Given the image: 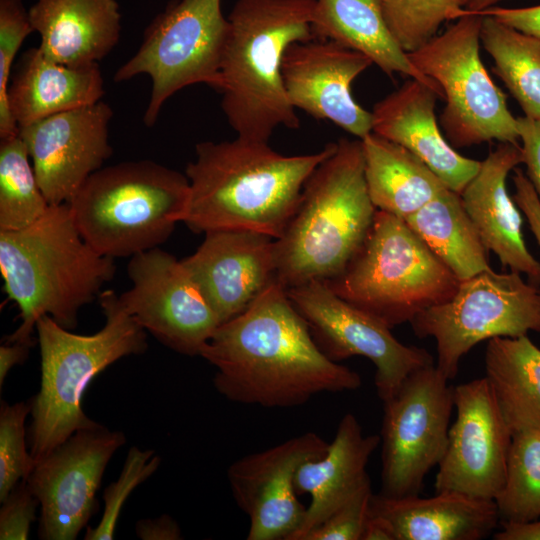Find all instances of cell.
Wrapping results in <instances>:
<instances>
[{
    "instance_id": "1",
    "label": "cell",
    "mask_w": 540,
    "mask_h": 540,
    "mask_svg": "<svg viewBox=\"0 0 540 540\" xmlns=\"http://www.w3.org/2000/svg\"><path fill=\"white\" fill-rule=\"evenodd\" d=\"M200 356L216 368V390L241 404L288 408L362 384L357 372L320 350L277 280L245 311L221 323Z\"/></svg>"
},
{
    "instance_id": "2",
    "label": "cell",
    "mask_w": 540,
    "mask_h": 540,
    "mask_svg": "<svg viewBox=\"0 0 540 540\" xmlns=\"http://www.w3.org/2000/svg\"><path fill=\"white\" fill-rule=\"evenodd\" d=\"M337 148L287 156L268 142L237 136L204 141L186 166L190 198L183 223L195 233L244 230L280 238L316 167Z\"/></svg>"
},
{
    "instance_id": "3",
    "label": "cell",
    "mask_w": 540,
    "mask_h": 540,
    "mask_svg": "<svg viewBox=\"0 0 540 540\" xmlns=\"http://www.w3.org/2000/svg\"><path fill=\"white\" fill-rule=\"evenodd\" d=\"M4 291L19 308L21 323L5 342L33 345L38 319L77 326L80 309L98 298L116 272L114 259L95 251L80 234L68 203L50 205L33 224L0 232Z\"/></svg>"
},
{
    "instance_id": "4",
    "label": "cell",
    "mask_w": 540,
    "mask_h": 540,
    "mask_svg": "<svg viewBox=\"0 0 540 540\" xmlns=\"http://www.w3.org/2000/svg\"><path fill=\"white\" fill-rule=\"evenodd\" d=\"M316 0H238L217 90L221 107L237 136L269 142L279 126L296 129L300 121L283 85L281 65L294 42L314 39Z\"/></svg>"
},
{
    "instance_id": "5",
    "label": "cell",
    "mask_w": 540,
    "mask_h": 540,
    "mask_svg": "<svg viewBox=\"0 0 540 540\" xmlns=\"http://www.w3.org/2000/svg\"><path fill=\"white\" fill-rule=\"evenodd\" d=\"M376 211L362 142L341 138L307 179L296 211L276 239L277 281L289 289L340 275L364 243Z\"/></svg>"
},
{
    "instance_id": "6",
    "label": "cell",
    "mask_w": 540,
    "mask_h": 540,
    "mask_svg": "<svg viewBox=\"0 0 540 540\" xmlns=\"http://www.w3.org/2000/svg\"><path fill=\"white\" fill-rule=\"evenodd\" d=\"M98 299L105 324L94 334H75L48 315L36 323L41 385L31 399L29 429L30 453L35 463L76 431L100 425L82 409L87 386L114 362L147 350L146 330L124 309L119 295L104 290Z\"/></svg>"
},
{
    "instance_id": "7",
    "label": "cell",
    "mask_w": 540,
    "mask_h": 540,
    "mask_svg": "<svg viewBox=\"0 0 540 540\" xmlns=\"http://www.w3.org/2000/svg\"><path fill=\"white\" fill-rule=\"evenodd\" d=\"M189 198L185 174L141 160L95 171L68 205L84 240L115 259L164 243L183 222Z\"/></svg>"
},
{
    "instance_id": "8",
    "label": "cell",
    "mask_w": 540,
    "mask_h": 540,
    "mask_svg": "<svg viewBox=\"0 0 540 540\" xmlns=\"http://www.w3.org/2000/svg\"><path fill=\"white\" fill-rule=\"evenodd\" d=\"M325 282L392 329L450 300L460 280L406 221L377 210L359 251L340 275Z\"/></svg>"
},
{
    "instance_id": "9",
    "label": "cell",
    "mask_w": 540,
    "mask_h": 540,
    "mask_svg": "<svg viewBox=\"0 0 540 540\" xmlns=\"http://www.w3.org/2000/svg\"><path fill=\"white\" fill-rule=\"evenodd\" d=\"M482 15L465 9L456 22L407 53L412 64L434 80L446 105L440 123L454 148L497 140L518 143L517 118L507 96L493 82L480 57Z\"/></svg>"
},
{
    "instance_id": "10",
    "label": "cell",
    "mask_w": 540,
    "mask_h": 540,
    "mask_svg": "<svg viewBox=\"0 0 540 540\" xmlns=\"http://www.w3.org/2000/svg\"><path fill=\"white\" fill-rule=\"evenodd\" d=\"M228 32L221 0H180L152 21L139 49L114 74L115 82L150 76L146 126L155 124L163 104L179 90L194 84L217 90Z\"/></svg>"
},
{
    "instance_id": "11",
    "label": "cell",
    "mask_w": 540,
    "mask_h": 540,
    "mask_svg": "<svg viewBox=\"0 0 540 540\" xmlns=\"http://www.w3.org/2000/svg\"><path fill=\"white\" fill-rule=\"evenodd\" d=\"M410 324L417 337L435 340L436 367L451 380L461 358L478 343L540 332V288L515 271H483L460 281L450 300L422 311Z\"/></svg>"
},
{
    "instance_id": "12",
    "label": "cell",
    "mask_w": 540,
    "mask_h": 540,
    "mask_svg": "<svg viewBox=\"0 0 540 540\" xmlns=\"http://www.w3.org/2000/svg\"><path fill=\"white\" fill-rule=\"evenodd\" d=\"M448 381L434 364L426 366L411 373L383 401L382 495H418L426 475L441 461L454 408Z\"/></svg>"
},
{
    "instance_id": "13",
    "label": "cell",
    "mask_w": 540,
    "mask_h": 540,
    "mask_svg": "<svg viewBox=\"0 0 540 540\" xmlns=\"http://www.w3.org/2000/svg\"><path fill=\"white\" fill-rule=\"evenodd\" d=\"M320 350L332 361L363 356L375 366V388L383 402L414 371L434 364L424 348L398 341L375 316L339 297L325 281L287 289Z\"/></svg>"
},
{
    "instance_id": "14",
    "label": "cell",
    "mask_w": 540,
    "mask_h": 540,
    "mask_svg": "<svg viewBox=\"0 0 540 540\" xmlns=\"http://www.w3.org/2000/svg\"><path fill=\"white\" fill-rule=\"evenodd\" d=\"M127 273L124 309L171 350L200 356L221 322L182 261L155 247L133 255Z\"/></svg>"
},
{
    "instance_id": "15",
    "label": "cell",
    "mask_w": 540,
    "mask_h": 540,
    "mask_svg": "<svg viewBox=\"0 0 540 540\" xmlns=\"http://www.w3.org/2000/svg\"><path fill=\"white\" fill-rule=\"evenodd\" d=\"M125 443L123 432L100 424L76 431L35 463L26 483L40 504V539L78 537L95 512L105 468Z\"/></svg>"
},
{
    "instance_id": "16",
    "label": "cell",
    "mask_w": 540,
    "mask_h": 540,
    "mask_svg": "<svg viewBox=\"0 0 540 540\" xmlns=\"http://www.w3.org/2000/svg\"><path fill=\"white\" fill-rule=\"evenodd\" d=\"M456 420L435 477V490L495 500L506 479L512 441L486 377L453 386Z\"/></svg>"
},
{
    "instance_id": "17",
    "label": "cell",
    "mask_w": 540,
    "mask_h": 540,
    "mask_svg": "<svg viewBox=\"0 0 540 540\" xmlns=\"http://www.w3.org/2000/svg\"><path fill=\"white\" fill-rule=\"evenodd\" d=\"M328 446L306 432L229 466L233 498L249 517L247 540H291L306 514L294 486L296 472L304 462L322 457Z\"/></svg>"
},
{
    "instance_id": "18",
    "label": "cell",
    "mask_w": 540,
    "mask_h": 540,
    "mask_svg": "<svg viewBox=\"0 0 540 540\" xmlns=\"http://www.w3.org/2000/svg\"><path fill=\"white\" fill-rule=\"evenodd\" d=\"M112 116L111 107L100 100L18 129L50 205L69 203L88 177L111 156Z\"/></svg>"
},
{
    "instance_id": "19",
    "label": "cell",
    "mask_w": 540,
    "mask_h": 540,
    "mask_svg": "<svg viewBox=\"0 0 540 540\" xmlns=\"http://www.w3.org/2000/svg\"><path fill=\"white\" fill-rule=\"evenodd\" d=\"M372 64L360 52L314 38L294 42L286 49L281 74L294 109L329 120L362 139L372 132V113L355 101L351 86Z\"/></svg>"
},
{
    "instance_id": "20",
    "label": "cell",
    "mask_w": 540,
    "mask_h": 540,
    "mask_svg": "<svg viewBox=\"0 0 540 540\" xmlns=\"http://www.w3.org/2000/svg\"><path fill=\"white\" fill-rule=\"evenodd\" d=\"M275 242L253 231H211L181 260L221 323L245 311L277 280Z\"/></svg>"
},
{
    "instance_id": "21",
    "label": "cell",
    "mask_w": 540,
    "mask_h": 540,
    "mask_svg": "<svg viewBox=\"0 0 540 540\" xmlns=\"http://www.w3.org/2000/svg\"><path fill=\"white\" fill-rule=\"evenodd\" d=\"M438 97L425 83L407 80L374 105L372 132L408 149L449 189L461 194L481 161L459 154L442 135L435 115Z\"/></svg>"
},
{
    "instance_id": "22",
    "label": "cell",
    "mask_w": 540,
    "mask_h": 540,
    "mask_svg": "<svg viewBox=\"0 0 540 540\" xmlns=\"http://www.w3.org/2000/svg\"><path fill=\"white\" fill-rule=\"evenodd\" d=\"M522 162L518 143H500L481 161L460 196L486 250L494 252L504 268L539 286L540 262L526 247L520 209L506 187L508 174Z\"/></svg>"
},
{
    "instance_id": "23",
    "label": "cell",
    "mask_w": 540,
    "mask_h": 540,
    "mask_svg": "<svg viewBox=\"0 0 540 540\" xmlns=\"http://www.w3.org/2000/svg\"><path fill=\"white\" fill-rule=\"evenodd\" d=\"M39 49L52 61L98 64L117 45L121 14L116 0H36L28 10Z\"/></svg>"
},
{
    "instance_id": "24",
    "label": "cell",
    "mask_w": 540,
    "mask_h": 540,
    "mask_svg": "<svg viewBox=\"0 0 540 540\" xmlns=\"http://www.w3.org/2000/svg\"><path fill=\"white\" fill-rule=\"evenodd\" d=\"M369 510L390 523L396 540H480L500 518L495 500L455 491L431 497L372 494Z\"/></svg>"
},
{
    "instance_id": "25",
    "label": "cell",
    "mask_w": 540,
    "mask_h": 540,
    "mask_svg": "<svg viewBox=\"0 0 540 540\" xmlns=\"http://www.w3.org/2000/svg\"><path fill=\"white\" fill-rule=\"evenodd\" d=\"M379 444L380 435H363L352 413L342 417L327 452L318 459L304 462L296 472V493L310 494L311 502L291 540H304L370 479L366 467Z\"/></svg>"
},
{
    "instance_id": "26",
    "label": "cell",
    "mask_w": 540,
    "mask_h": 540,
    "mask_svg": "<svg viewBox=\"0 0 540 540\" xmlns=\"http://www.w3.org/2000/svg\"><path fill=\"white\" fill-rule=\"evenodd\" d=\"M103 94L99 64L66 66L33 47L22 54L11 75L8 104L19 129L54 114L94 104Z\"/></svg>"
},
{
    "instance_id": "27",
    "label": "cell",
    "mask_w": 540,
    "mask_h": 540,
    "mask_svg": "<svg viewBox=\"0 0 540 540\" xmlns=\"http://www.w3.org/2000/svg\"><path fill=\"white\" fill-rule=\"evenodd\" d=\"M312 32L362 53L389 77L399 73L425 83L444 99L440 86L412 64L394 37L381 0H316Z\"/></svg>"
},
{
    "instance_id": "28",
    "label": "cell",
    "mask_w": 540,
    "mask_h": 540,
    "mask_svg": "<svg viewBox=\"0 0 540 540\" xmlns=\"http://www.w3.org/2000/svg\"><path fill=\"white\" fill-rule=\"evenodd\" d=\"M360 140L367 189L377 210L406 221L448 188L405 147L374 132Z\"/></svg>"
},
{
    "instance_id": "29",
    "label": "cell",
    "mask_w": 540,
    "mask_h": 540,
    "mask_svg": "<svg viewBox=\"0 0 540 540\" xmlns=\"http://www.w3.org/2000/svg\"><path fill=\"white\" fill-rule=\"evenodd\" d=\"M486 379L512 435L540 426V348L527 335L495 337L485 350Z\"/></svg>"
},
{
    "instance_id": "30",
    "label": "cell",
    "mask_w": 540,
    "mask_h": 540,
    "mask_svg": "<svg viewBox=\"0 0 540 540\" xmlns=\"http://www.w3.org/2000/svg\"><path fill=\"white\" fill-rule=\"evenodd\" d=\"M406 223L460 281L492 269L489 252L453 190L445 188Z\"/></svg>"
},
{
    "instance_id": "31",
    "label": "cell",
    "mask_w": 540,
    "mask_h": 540,
    "mask_svg": "<svg viewBox=\"0 0 540 540\" xmlns=\"http://www.w3.org/2000/svg\"><path fill=\"white\" fill-rule=\"evenodd\" d=\"M480 39L524 116L540 119V38L482 15Z\"/></svg>"
},
{
    "instance_id": "32",
    "label": "cell",
    "mask_w": 540,
    "mask_h": 540,
    "mask_svg": "<svg viewBox=\"0 0 540 540\" xmlns=\"http://www.w3.org/2000/svg\"><path fill=\"white\" fill-rule=\"evenodd\" d=\"M29 160L18 134L0 139V232L28 227L50 206Z\"/></svg>"
},
{
    "instance_id": "33",
    "label": "cell",
    "mask_w": 540,
    "mask_h": 540,
    "mask_svg": "<svg viewBox=\"0 0 540 540\" xmlns=\"http://www.w3.org/2000/svg\"><path fill=\"white\" fill-rule=\"evenodd\" d=\"M495 502L502 521L540 518V426L512 435L505 483Z\"/></svg>"
},
{
    "instance_id": "34",
    "label": "cell",
    "mask_w": 540,
    "mask_h": 540,
    "mask_svg": "<svg viewBox=\"0 0 540 540\" xmlns=\"http://www.w3.org/2000/svg\"><path fill=\"white\" fill-rule=\"evenodd\" d=\"M470 0H381L394 37L407 53L437 35L441 25L456 20Z\"/></svg>"
},
{
    "instance_id": "35",
    "label": "cell",
    "mask_w": 540,
    "mask_h": 540,
    "mask_svg": "<svg viewBox=\"0 0 540 540\" xmlns=\"http://www.w3.org/2000/svg\"><path fill=\"white\" fill-rule=\"evenodd\" d=\"M32 402L13 405L1 403L0 409V502L22 480H26L35 466L28 452L25 420L31 413Z\"/></svg>"
},
{
    "instance_id": "36",
    "label": "cell",
    "mask_w": 540,
    "mask_h": 540,
    "mask_svg": "<svg viewBox=\"0 0 540 540\" xmlns=\"http://www.w3.org/2000/svg\"><path fill=\"white\" fill-rule=\"evenodd\" d=\"M161 459L153 450L129 449L117 481L111 483L103 493L104 511L98 525L87 527L85 540H112L121 509L132 491L153 475Z\"/></svg>"
},
{
    "instance_id": "37",
    "label": "cell",
    "mask_w": 540,
    "mask_h": 540,
    "mask_svg": "<svg viewBox=\"0 0 540 540\" xmlns=\"http://www.w3.org/2000/svg\"><path fill=\"white\" fill-rule=\"evenodd\" d=\"M32 32L22 0H0V139L18 134L9 109L8 90L15 56Z\"/></svg>"
},
{
    "instance_id": "38",
    "label": "cell",
    "mask_w": 540,
    "mask_h": 540,
    "mask_svg": "<svg viewBox=\"0 0 540 540\" xmlns=\"http://www.w3.org/2000/svg\"><path fill=\"white\" fill-rule=\"evenodd\" d=\"M372 494L369 479L304 540H361Z\"/></svg>"
},
{
    "instance_id": "39",
    "label": "cell",
    "mask_w": 540,
    "mask_h": 540,
    "mask_svg": "<svg viewBox=\"0 0 540 540\" xmlns=\"http://www.w3.org/2000/svg\"><path fill=\"white\" fill-rule=\"evenodd\" d=\"M1 504L0 539H28L31 525L36 520V508L40 504L26 480L20 481Z\"/></svg>"
},
{
    "instance_id": "40",
    "label": "cell",
    "mask_w": 540,
    "mask_h": 540,
    "mask_svg": "<svg viewBox=\"0 0 540 540\" xmlns=\"http://www.w3.org/2000/svg\"><path fill=\"white\" fill-rule=\"evenodd\" d=\"M517 129L526 176L540 200V119L517 117Z\"/></svg>"
},
{
    "instance_id": "41",
    "label": "cell",
    "mask_w": 540,
    "mask_h": 540,
    "mask_svg": "<svg viewBox=\"0 0 540 540\" xmlns=\"http://www.w3.org/2000/svg\"><path fill=\"white\" fill-rule=\"evenodd\" d=\"M513 182L515 186L513 200L525 215L531 232L540 247V200L538 195L521 169H514Z\"/></svg>"
},
{
    "instance_id": "42",
    "label": "cell",
    "mask_w": 540,
    "mask_h": 540,
    "mask_svg": "<svg viewBox=\"0 0 540 540\" xmlns=\"http://www.w3.org/2000/svg\"><path fill=\"white\" fill-rule=\"evenodd\" d=\"M476 14L491 16L523 33L540 38V5L520 8L496 5Z\"/></svg>"
},
{
    "instance_id": "43",
    "label": "cell",
    "mask_w": 540,
    "mask_h": 540,
    "mask_svg": "<svg viewBox=\"0 0 540 540\" xmlns=\"http://www.w3.org/2000/svg\"><path fill=\"white\" fill-rule=\"evenodd\" d=\"M136 535L142 540L183 539L177 522L167 514L154 519H141L135 526Z\"/></svg>"
},
{
    "instance_id": "44",
    "label": "cell",
    "mask_w": 540,
    "mask_h": 540,
    "mask_svg": "<svg viewBox=\"0 0 540 540\" xmlns=\"http://www.w3.org/2000/svg\"><path fill=\"white\" fill-rule=\"evenodd\" d=\"M495 540H540V519L528 522L502 521V529L494 533Z\"/></svg>"
},
{
    "instance_id": "45",
    "label": "cell",
    "mask_w": 540,
    "mask_h": 540,
    "mask_svg": "<svg viewBox=\"0 0 540 540\" xmlns=\"http://www.w3.org/2000/svg\"><path fill=\"white\" fill-rule=\"evenodd\" d=\"M30 348L31 345L20 342H5L0 346V387L3 386L8 372L27 359Z\"/></svg>"
},
{
    "instance_id": "46",
    "label": "cell",
    "mask_w": 540,
    "mask_h": 540,
    "mask_svg": "<svg viewBox=\"0 0 540 540\" xmlns=\"http://www.w3.org/2000/svg\"><path fill=\"white\" fill-rule=\"evenodd\" d=\"M361 540H396V537L390 523L369 510Z\"/></svg>"
},
{
    "instance_id": "47",
    "label": "cell",
    "mask_w": 540,
    "mask_h": 540,
    "mask_svg": "<svg viewBox=\"0 0 540 540\" xmlns=\"http://www.w3.org/2000/svg\"><path fill=\"white\" fill-rule=\"evenodd\" d=\"M503 1L506 0H470L465 10L471 13H478L487 8L496 6Z\"/></svg>"
}]
</instances>
